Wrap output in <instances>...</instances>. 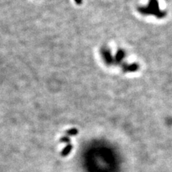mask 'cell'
Listing matches in <instances>:
<instances>
[{
    "instance_id": "obj_2",
    "label": "cell",
    "mask_w": 172,
    "mask_h": 172,
    "mask_svg": "<svg viewBox=\"0 0 172 172\" xmlns=\"http://www.w3.org/2000/svg\"><path fill=\"white\" fill-rule=\"evenodd\" d=\"M66 134H67L68 136H75V135H77L78 134V129H71L67 131Z\"/></svg>"
},
{
    "instance_id": "obj_3",
    "label": "cell",
    "mask_w": 172,
    "mask_h": 172,
    "mask_svg": "<svg viewBox=\"0 0 172 172\" xmlns=\"http://www.w3.org/2000/svg\"><path fill=\"white\" fill-rule=\"evenodd\" d=\"M60 142H62V143H67L69 144V143L70 142V139H69L68 137L65 136V137H62L60 140Z\"/></svg>"
},
{
    "instance_id": "obj_1",
    "label": "cell",
    "mask_w": 172,
    "mask_h": 172,
    "mask_svg": "<svg viewBox=\"0 0 172 172\" xmlns=\"http://www.w3.org/2000/svg\"><path fill=\"white\" fill-rule=\"evenodd\" d=\"M73 148V145L69 144H68L67 146H66L65 148H64V149L62 151V152H61V156H63V157H65L68 156L69 154H70V152L72 151V149Z\"/></svg>"
}]
</instances>
